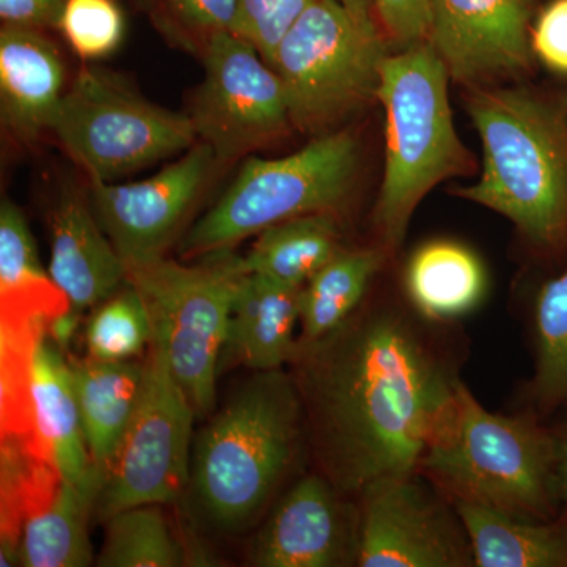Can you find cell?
I'll use <instances>...</instances> for the list:
<instances>
[{"label": "cell", "instance_id": "cell-1", "mask_svg": "<svg viewBox=\"0 0 567 567\" xmlns=\"http://www.w3.org/2000/svg\"><path fill=\"white\" fill-rule=\"evenodd\" d=\"M445 324L410 301H363L330 333L298 344L290 374L306 440L342 494L416 473L450 423L462 379Z\"/></svg>", "mask_w": 567, "mask_h": 567}, {"label": "cell", "instance_id": "cell-2", "mask_svg": "<svg viewBox=\"0 0 567 567\" xmlns=\"http://www.w3.org/2000/svg\"><path fill=\"white\" fill-rule=\"evenodd\" d=\"M483 147L475 185L462 199L491 208L544 259L567 257V92L535 85L466 89Z\"/></svg>", "mask_w": 567, "mask_h": 567}, {"label": "cell", "instance_id": "cell-3", "mask_svg": "<svg viewBox=\"0 0 567 567\" xmlns=\"http://www.w3.org/2000/svg\"><path fill=\"white\" fill-rule=\"evenodd\" d=\"M306 440L303 405L290 372H254L193 442L188 492L219 532L252 524L281 486Z\"/></svg>", "mask_w": 567, "mask_h": 567}, {"label": "cell", "instance_id": "cell-4", "mask_svg": "<svg viewBox=\"0 0 567 567\" xmlns=\"http://www.w3.org/2000/svg\"><path fill=\"white\" fill-rule=\"evenodd\" d=\"M450 81L429 41L391 51L383 61L377 103L386 117L385 169L372 224L377 245L391 259L421 200L440 183L476 173L475 156L454 125Z\"/></svg>", "mask_w": 567, "mask_h": 567}, {"label": "cell", "instance_id": "cell-5", "mask_svg": "<svg viewBox=\"0 0 567 567\" xmlns=\"http://www.w3.org/2000/svg\"><path fill=\"white\" fill-rule=\"evenodd\" d=\"M420 470L451 502L464 499L532 520H551L563 513L555 429L533 412H487L464 382L450 423Z\"/></svg>", "mask_w": 567, "mask_h": 567}, {"label": "cell", "instance_id": "cell-6", "mask_svg": "<svg viewBox=\"0 0 567 567\" xmlns=\"http://www.w3.org/2000/svg\"><path fill=\"white\" fill-rule=\"evenodd\" d=\"M361 142L349 128L312 137L284 158L246 159L233 185L181 245L183 259L234 249L275 224L306 215H341L357 192Z\"/></svg>", "mask_w": 567, "mask_h": 567}, {"label": "cell", "instance_id": "cell-7", "mask_svg": "<svg viewBox=\"0 0 567 567\" xmlns=\"http://www.w3.org/2000/svg\"><path fill=\"white\" fill-rule=\"evenodd\" d=\"M126 282L147 306L153 339L197 416L216 405V379L226 344L235 293L248 274L234 249L205 254L185 265L166 256L132 260Z\"/></svg>", "mask_w": 567, "mask_h": 567}, {"label": "cell", "instance_id": "cell-8", "mask_svg": "<svg viewBox=\"0 0 567 567\" xmlns=\"http://www.w3.org/2000/svg\"><path fill=\"white\" fill-rule=\"evenodd\" d=\"M391 48L379 25L358 21L339 0H317L275 52L293 128L309 136L341 130L379 99Z\"/></svg>", "mask_w": 567, "mask_h": 567}, {"label": "cell", "instance_id": "cell-9", "mask_svg": "<svg viewBox=\"0 0 567 567\" xmlns=\"http://www.w3.org/2000/svg\"><path fill=\"white\" fill-rule=\"evenodd\" d=\"M50 132L91 181L102 182L188 151L197 140L189 115L148 102L95 66L81 69L63 93Z\"/></svg>", "mask_w": 567, "mask_h": 567}, {"label": "cell", "instance_id": "cell-10", "mask_svg": "<svg viewBox=\"0 0 567 567\" xmlns=\"http://www.w3.org/2000/svg\"><path fill=\"white\" fill-rule=\"evenodd\" d=\"M144 363L140 404L96 499L102 520L133 506L171 505L188 491L196 410L155 339Z\"/></svg>", "mask_w": 567, "mask_h": 567}, {"label": "cell", "instance_id": "cell-11", "mask_svg": "<svg viewBox=\"0 0 567 567\" xmlns=\"http://www.w3.org/2000/svg\"><path fill=\"white\" fill-rule=\"evenodd\" d=\"M189 118L219 163L251 155L293 128L281 78L233 32L208 37L205 76Z\"/></svg>", "mask_w": 567, "mask_h": 567}, {"label": "cell", "instance_id": "cell-12", "mask_svg": "<svg viewBox=\"0 0 567 567\" xmlns=\"http://www.w3.org/2000/svg\"><path fill=\"white\" fill-rule=\"evenodd\" d=\"M361 567L475 566L472 544L446 499L416 476H388L361 492Z\"/></svg>", "mask_w": 567, "mask_h": 567}, {"label": "cell", "instance_id": "cell-13", "mask_svg": "<svg viewBox=\"0 0 567 567\" xmlns=\"http://www.w3.org/2000/svg\"><path fill=\"white\" fill-rule=\"evenodd\" d=\"M429 43L465 91L535 74L532 31L540 0H429Z\"/></svg>", "mask_w": 567, "mask_h": 567}, {"label": "cell", "instance_id": "cell-14", "mask_svg": "<svg viewBox=\"0 0 567 567\" xmlns=\"http://www.w3.org/2000/svg\"><path fill=\"white\" fill-rule=\"evenodd\" d=\"M218 164L210 145L199 142L145 181H91L93 213L125 262L166 254Z\"/></svg>", "mask_w": 567, "mask_h": 567}, {"label": "cell", "instance_id": "cell-15", "mask_svg": "<svg viewBox=\"0 0 567 567\" xmlns=\"http://www.w3.org/2000/svg\"><path fill=\"white\" fill-rule=\"evenodd\" d=\"M320 473L279 499L252 544L259 567H339L358 563L360 509Z\"/></svg>", "mask_w": 567, "mask_h": 567}, {"label": "cell", "instance_id": "cell-16", "mask_svg": "<svg viewBox=\"0 0 567 567\" xmlns=\"http://www.w3.org/2000/svg\"><path fill=\"white\" fill-rule=\"evenodd\" d=\"M52 281L78 312L95 309L126 284V265L96 219L89 197L61 192L50 216Z\"/></svg>", "mask_w": 567, "mask_h": 567}, {"label": "cell", "instance_id": "cell-17", "mask_svg": "<svg viewBox=\"0 0 567 567\" xmlns=\"http://www.w3.org/2000/svg\"><path fill=\"white\" fill-rule=\"evenodd\" d=\"M29 398L37 451L54 466L61 480L82 486L93 484L102 491L103 476L85 443L69 358L47 331L33 347Z\"/></svg>", "mask_w": 567, "mask_h": 567}, {"label": "cell", "instance_id": "cell-18", "mask_svg": "<svg viewBox=\"0 0 567 567\" xmlns=\"http://www.w3.org/2000/svg\"><path fill=\"white\" fill-rule=\"evenodd\" d=\"M61 52L39 29L3 25L0 32V111L3 126L22 141L50 130L63 96Z\"/></svg>", "mask_w": 567, "mask_h": 567}, {"label": "cell", "instance_id": "cell-19", "mask_svg": "<svg viewBox=\"0 0 567 567\" xmlns=\"http://www.w3.org/2000/svg\"><path fill=\"white\" fill-rule=\"evenodd\" d=\"M301 289L246 274L230 309L221 360L227 358L254 372L290 364L298 349Z\"/></svg>", "mask_w": 567, "mask_h": 567}, {"label": "cell", "instance_id": "cell-20", "mask_svg": "<svg viewBox=\"0 0 567 567\" xmlns=\"http://www.w3.org/2000/svg\"><path fill=\"white\" fill-rule=\"evenodd\" d=\"M69 358L85 443L100 475L106 476L132 423L144 385V361Z\"/></svg>", "mask_w": 567, "mask_h": 567}, {"label": "cell", "instance_id": "cell-21", "mask_svg": "<svg viewBox=\"0 0 567 567\" xmlns=\"http://www.w3.org/2000/svg\"><path fill=\"white\" fill-rule=\"evenodd\" d=\"M477 567H567V511L551 520L453 499Z\"/></svg>", "mask_w": 567, "mask_h": 567}, {"label": "cell", "instance_id": "cell-22", "mask_svg": "<svg viewBox=\"0 0 567 567\" xmlns=\"http://www.w3.org/2000/svg\"><path fill=\"white\" fill-rule=\"evenodd\" d=\"M0 315L2 322H50L71 309L69 298L40 262L25 216L10 200L0 207Z\"/></svg>", "mask_w": 567, "mask_h": 567}, {"label": "cell", "instance_id": "cell-23", "mask_svg": "<svg viewBox=\"0 0 567 567\" xmlns=\"http://www.w3.org/2000/svg\"><path fill=\"white\" fill-rule=\"evenodd\" d=\"M406 300L416 311L451 322L473 311L486 292V271L475 254L454 241H432L417 248L406 262Z\"/></svg>", "mask_w": 567, "mask_h": 567}, {"label": "cell", "instance_id": "cell-24", "mask_svg": "<svg viewBox=\"0 0 567 567\" xmlns=\"http://www.w3.org/2000/svg\"><path fill=\"white\" fill-rule=\"evenodd\" d=\"M100 487L61 480L47 506L25 520L20 540L21 566L87 567L95 565L89 520Z\"/></svg>", "mask_w": 567, "mask_h": 567}, {"label": "cell", "instance_id": "cell-25", "mask_svg": "<svg viewBox=\"0 0 567 567\" xmlns=\"http://www.w3.org/2000/svg\"><path fill=\"white\" fill-rule=\"evenodd\" d=\"M390 259L386 249L377 244L336 254L301 289L298 344L322 338L352 316Z\"/></svg>", "mask_w": 567, "mask_h": 567}, {"label": "cell", "instance_id": "cell-26", "mask_svg": "<svg viewBox=\"0 0 567 567\" xmlns=\"http://www.w3.org/2000/svg\"><path fill=\"white\" fill-rule=\"evenodd\" d=\"M338 218L319 213L268 227L244 257L246 270L303 287L344 248Z\"/></svg>", "mask_w": 567, "mask_h": 567}, {"label": "cell", "instance_id": "cell-27", "mask_svg": "<svg viewBox=\"0 0 567 567\" xmlns=\"http://www.w3.org/2000/svg\"><path fill=\"white\" fill-rule=\"evenodd\" d=\"M535 371L527 386L532 412L539 417L567 410V264L536 295Z\"/></svg>", "mask_w": 567, "mask_h": 567}, {"label": "cell", "instance_id": "cell-28", "mask_svg": "<svg viewBox=\"0 0 567 567\" xmlns=\"http://www.w3.org/2000/svg\"><path fill=\"white\" fill-rule=\"evenodd\" d=\"M163 505L128 507L106 518L99 567H178L186 563L185 548L175 536Z\"/></svg>", "mask_w": 567, "mask_h": 567}, {"label": "cell", "instance_id": "cell-29", "mask_svg": "<svg viewBox=\"0 0 567 567\" xmlns=\"http://www.w3.org/2000/svg\"><path fill=\"white\" fill-rule=\"evenodd\" d=\"M89 357L103 361L136 360L153 341L147 306L128 282L93 309L85 324Z\"/></svg>", "mask_w": 567, "mask_h": 567}, {"label": "cell", "instance_id": "cell-30", "mask_svg": "<svg viewBox=\"0 0 567 567\" xmlns=\"http://www.w3.org/2000/svg\"><path fill=\"white\" fill-rule=\"evenodd\" d=\"M59 31L81 59L96 61L121 47L125 18L115 0H65Z\"/></svg>", "mask_w": 567, "mask_h": 567}, {"label": "cell", "instance_id": "cell-31", "mask_svg": "<svg viewBox=\"0 0 567 567\" xmlns=\"http://www.w3.org/2000/svg\"><path fill=\"white\" fill-rule=\"evenodd\" d=\"M317 0H240L235 35L251 43L271 66L275 52L290 28Z\"/></svg>", "mask_w": 567, "mask_h": 567}, {"label": "cell", "instance_id": "cell-32", "mask_svg": "<svg viewBox=\"0 0 567 567\" xmlns=\"http://www.w3.org/2000/svg\"><path fill=\"white\" fill-rule=\"evenodd\" d=\"M374 18L391 51H402L429 41V0H374Z\"/></svg>", "mask_w": 567, "mask_h": 567}, {"label": "cell", "instance_id": "cell-33", "mask_svg": "<svg viewBox=\"0 0 567 567\" xmlns=\"http://www.w3.org/2000/svg\"><path fill=\"white\" fill-rule=\"evenodd\" d=\"M533 51L548 70L567 76V0L540 7L532 31Z\"/></svg>", "mask_w": 567, "mask_h": 567}, {"label": "cell", "instance_id": "cell-34", "mask_svg": "<svg viewBox=\"0 0 567 567\" xmlns=\"http://www.w3.org/2000/svg\"><path fill=\"white\" fill-rule=\"evenodd\" d=\"M183 22L208 37L218 32H233L240 0H169Z\"/></svg>", "mask_w": 567, "mask_h": 567}, {"label": "cell", "instance_id": "cell-35", "mask_svg": "<svg viewBox=\"0 0 567 567\" xmlns=\"http://www.w3.org/2000/svg\"><path fill=\"white\" fill-rule=\"evenodd\" d=\"M65 0H0L3 25L59 29Z\"/></svg>", "mask_w": 567, "mask_h": 567}, {"label": "cell", "instance_id": "cell-36", "mask_svg": "<svg viewBox=\"0 0 567 567\" xmlns=\"http://www.w3.org/2000/svg\"><path fill=\"white\" fill-rule=\"evenodd\" d=\"M81 312L74 311L73 308L63 315L54 317L48 322L47 334L50 336L52 342L69 354V346L71 338L76 333L78 323H80Z\"/></svg>", "mask_w": 567, "mask_h": 567}, {"label": "cell", "instance_id": "cell-37", "mask_svg": "<svg viewBox=\"0 0 567 567\" xmlns=\"http://www.w3.org/2000/svg\"><path fill=\"white\" fill-rule=\"evenodd\" d=\"M555 435H557L559 494H561L563 509L567 511V421L555 427Z\"/></svg>", "mask_w": 567, "mask_h": 567}, {"label": "cell", "instance_id": "cell-38", "mask_svg": "<svg viewBox=\"0 0 567 567\" xmlns=\"http://www.w3.org/2000/svg\"><path fill=\"white\" fill-rule=\"evenodd\" d=\"M358 21L364 24H375L374 0H339Z\"/></svg>", "mask_w": 567, "mask_h": 567}]
</instances>
